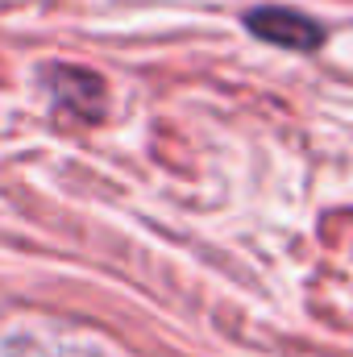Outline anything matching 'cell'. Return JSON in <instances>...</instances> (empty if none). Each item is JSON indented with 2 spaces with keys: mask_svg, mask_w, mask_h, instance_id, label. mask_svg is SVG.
<instances>
[{
  "mask_svg": "<svg viewBox=\"0 0 353 357\" xmlns=\"http://www.w3.org/2000/svg\"><path fill=\"white\" fill-rule=\"evenodd\" d=\"M246 29L270 46H283V50H316L324 42V29L312 17H303L295 8H274V4L246 13Z\"/></svg>",
  "mask_w": 353,
  "mask_h": 357,
  "instance_id": "cell-1",
  "label": "cell"
},
{
  "mask_svg": "<svg viewBox=\"0 0 353 357\" xmlns=\"http://www.w3.org/2000/svg\"><path fill=\"white\" fill-rule=\"evenodd\" d=\"M46 88L63 108H71L80 116H100V108H104V84H100V75H91L84 67H50Z\"/></svg>",
  "mask_w": 353,
  "mask_h": 357,
  "instance_id": "cell-2",
  "label": "cell"
}]
</instances>
